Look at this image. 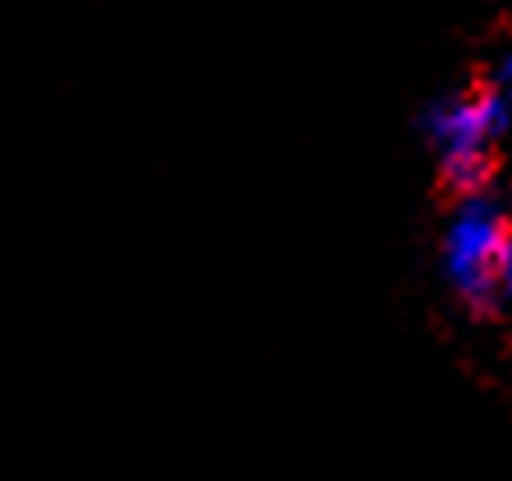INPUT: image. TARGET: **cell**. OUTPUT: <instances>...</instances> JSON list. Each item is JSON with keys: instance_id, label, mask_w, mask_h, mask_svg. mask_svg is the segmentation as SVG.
Returning a JSON list of instances; mask_svg holds the SVG:
<instances>
[{"instance_id": "1", "label": "cell", "mask_w": 512, "mask_h": 481, "mask_svg": "<svg viewBox=\"0 0 512 481\" xmlns=\"http://www.w3.org/2000/svg\"><path fill=\"white\" fill-rule=\"evenodd\" d=\"M512 122V99L499 86H472L436 99L423 113V131L441 158V176L454 194H481L495 176V144Z\"/></svg>"}, {"instance_id": "2", "label": "cell", "mask_w": 512, "mask_h": 481, "mask_svg": "<svg viewBox=\"0 0 512 481\" xmlns=\"http://www.w3.org/2000/svg\"><path fill=\"white\" fill-rule=\"evenodd\" d=\"M508 243H512V221L490 189L463 194L454 203L441 234V270L472 311L495 306V284H499V266H504Z\"/></svg>"}, {"instance_id": "3", "label": "cell", "mask_w": 512, "mask_h": 481, "mask_svg": "<svg viewBox=\"0 0 512 481\" xmlns=\"http://www.w3.org/2000/svg\"><path fill=\"white\" fill-rule=\"evenodd\" d=\"M504 302L508 311H512V243H508V252H504V266H499V284H495V306Z\"/></svg>"}, {"instance_id": "4", "label": "cell", "mask_w": 512, "mask_h": 481, "mask_svg": "<svg viewBox=\"0 0 512 481\" xmlns=\"http://www.w3.org/2000/svg\"><path fill=\"white\" fill-rule=\"evenodd\" d=\"M490 86H499V90H512V41L499 50V59H495V72H490Z\"/></svg>"}]
</instances>
